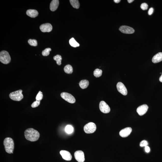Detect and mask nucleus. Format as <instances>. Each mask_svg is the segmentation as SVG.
Here are the masks:
<instances>
[{"mask_svg": "<svg viewBox=\"0 0 162 162\" xmlns=\"http://www.w3.org/2000/svg\"><path fill=\"white\" fill-rule=\"evenodd\" d=\"M134 1V0H128L127 1L128 2L130 3Z\"/></svg>", "mask_w": 162, "mask_h": 162, "instance_id": "obj_34", "label": "nucleus"}, {"mask_svg": "<svg viewBox=\"0 0 162 162\" xmlns=\"http://www.w3.org/2000/svg\"><path fill=\"white\" fill-rule=\"evenodd\" d=\"M53 59L56 61L57 65H60L61 64L62 57L60 55H57L53 57Z\"/></svg>", "mask_w": 162, "mask_h": 162, "instance_id": "obj_22", "label": "nucleus"}, {"mask_svg": "<svg viewBox=\"0 0 162 162\" xmlns=\"http://www.w3.org/2000/svg\"><path fill=\"white\" fill-rule=\"evenodd\" d=\"M28 43L32 46H36L38 45L37 42L35 39H30L28 40Z\"/></svg>", "mask_w": 162, "mask_h": 162, "instance_id": "obj_26", "label": "nucleus"}, {"mask_svg": "<svg viewBox=\"0 0 162 162\" xmlns=\"http://www.w3.org/2000/svg\"><path fill=\"white\" fill-rule=\"evenodd\" d=\"M148 7V5L146 3H143L141 5V8L143 10H146L147 9Z\"/></svg>", "mask_w": 162, "mask_h": 162, "instance_id": "obj_29", "label": "nucleus"}, {"mask_svg": "<svg viewBox=\"0 0 162 162\" xmlns=\"http://www.w3.org/2000/svg\"><path fill=\"white\" fill-rule=\"evenodd\" d=\"M74 128L72 126L70 125H68L66 126L65 131L68 134H70L73 132Z\"/></svg>", "mask_w": 162, "mask_h": 162, "instance_id": "obj_24", "label": "nucleus"}, {"mask_svg": "<svg viewBox=\"0 0 162 162\" xmlns=\"http://www.w3.org/2000/svg\"><path fill=\"white\" fill-rule=\"evenodd\" d=\"M145 150L146 152L149 153L150 151V148L148 146L145 147Z\"/></svg>", "mask_w": 162, "mask_h": 162, "instance_id": "obj_32", "label": "nucleus"}, {"mask_svg": "<svg viewBox=\"0 0 162 162\" xmlns=\"http://www.w3.org/2000/svg\"><path fill=\"white\" fill-rule=\"evenodd\" d=\"M75 159L78 162H84L85 161V156L83 151H77L74 154Z\"/></svg>", "mask_w": 162, "mask_h": 162, "instance_id": "obj_8", "label": "nucleus"}, {"mask_svg": "<svg viewBox=\"0 0 162 162\" xmlns=\"http://www.w3.org/2000/svg\"><path fill=\"white\" fill-rule=\"evenodd\" d=\"M79 85L81 88L82 89L86 88L89 85V81L86 80H81L79 83Z\"/></svg>", "mask_w": 162, "mask_h": 162, "instance_id": "obj_18", "label": "nucleus"}, {"mask_svg": "<svg viewBox=\"0 0 162 162\" xmlns=\"http://www.w3.org/2000/svg\"><path fill=\"white\" fill-rule=\"evenodd\" d=\"M116 87L117 90L121 94L123 95L126 96L127 94V89L124 84L122 83L119 82L117 84Z\"/></svg>", "mask_w": 162, "mask_h": 162, "instance_id": "obj_9", "label": "nucleus"}, {"mask_svg": "<svg viewBox=\"0 0 162 162\" xmlns=\"http://www.w3.org/2000/svg\"><path fill=\"white\" fill-rule=\"evenodd\" d=\"M51 50V49L50 48H48L45 49L42 52V55L44 56H48L50 54V51Z\"/></svg>", "mask_w": 162, "mask_h": 162, "instance_id": "obj_25", "label": "nucleus"}, {"mask_svg": "<svg viewBox=\"0 0 162 162\" xmlns=\"http://www.w3.org/2000/svg\"><path fill=\"white\" fill-rule=\"evenodd\" d=\"M40 101L36 100L32 104L31 107L33 108H35L38 107L40 104Z\"/></svg>", "mask_w": 162, "mask_h": 162, "instance_id": "obj_28", "label": "nucleus"}, {"mask_svg": "<svg viewBox=\"0 0 162 162\" xmlns=\"http://www.w3.org/2000/svg\"><path fill=\"white\" fill-rule=\"evenodd\" d=\"M26 14L32 18H34L37 16L38 13L36 10L34 9H29L27 11Z\"/></svg>", "mask_w": 162, "mask_h": 162, "instance_id": "obj_17", "label": "nucleus"}, {"mask_svg": "<svg viewBox=\"0 0 162 162\" xmlns=\"http://www.w3.org/2000/svg\"><path fill=\"white\" fill-rule=\"evenodd\" d=\"M119 30L122 33L127 34H131L134 32V30L132 28L126 26H121L120 27Z\"/></svg>", "mask_w": 162, "mask_h": 162, "instance_id": "obj_10", "label": "nucleus"}, {"mask_svg": "<svg viewBox=\"0 0 162 162\" xmlns=\"http://www.w3.org/2000/svg\"><path fill=\"white\" fill-rule=\"evenodd\" d=\"M24 135L27 140L33 142L37 141L40 137L38 131L32 128L27 129L25 131Z\"/></svg>", "mask_w": 162, "mask_h": 162, "instance_id": "obj_1", "label": "nucleus"}, {"mask_svg": "<svg viewBox=\"0 0 162 162\" xmlns=\"http://www.w3.org/2000/svg\"><path fill=\"white\" fill-rule=\"evenodd\" d=\"M120 1V0H114V2L116 3H119Z\"/></svg>", "mask_w": 162, "mask_h": 162, "instance_id": "obj_33", "label": "nucleus"}, {"mask_svg": "<svg viewBox=\"0 0 162 162\" xmlns=\"http://www.w3.org/2000/svg\"><path fill=\"white\" fill-rule=\"evenodd\" d=\"M43 93L40 91L38 92L36 97V100L38 101H40L43 99Z\"/></svg>", "mask_w": 162, "mask_h": 162, "instance_id": "obj_27", "label": "nucleus"}, {"mask_svg": "<svg viewBox=\"0 0 162 162\" xmlns=\"http://www.w3.org/2000/svg\"><path fill=\"white\" fill-rule=\"evenodd\" d=\"M69 43L71 46L74 47V48H76V47H78L80 46L79 44L76 41L75 39L73 38L71 39L69 41Z\"/></svg>", "mask_w": 162, "mask_h": 162, "instance_id": "obj_21", "label": "nucleus"}, {"mask_svg": "<svg viewBox=\"0 0 162 162\" xmlns=\"http://www.w3.org/2000/svg\"><path fill=\"white\" fill-rule=\"evenodd\" d=\"M132 129L131 127H127L121 130L120 131L119 134L123 138L127 137L132 132Z\"/></svg>", "mask_w": 162, "mask_h": 162, "instance_id": "obj_12", "label": "nucleus"}, {"mask_svg": "<svg viewBox=\"0 0 162 162\" xmlns=\"http://www.w3.org/2000/svg\"><path fill=\"white\" fill-rule=\"evenodd\" d=\"M99 109L102 112L107 114L110 112L111 109L109 106L104 101H102L99 104Z\"/></svg>", "mask_w": 162, "mask_h": 162, "instance_id": "obj_7", "label": "nucleus"}, {"mask_svg": "<svg viewBox=\"0 0 162 162\" xmlns=\"http://www.w3.org/2000/svg\"><path fill=\"white\" fill-rule=\"evenodd\" d=\"M11 58L7 51L3 50L0 53V61L2 63L7 64L10 62Z\"/></svg>", "mask_w": 162, "mask_h": 162, "instance_id": "obj_3", "label": "nucleus"}, {"mask_svg": "<svg viewBox=\"0 0 162 162\" xmlns=\"http://www.w3.org/2000/svg\"><path fill=\"white\" fill-rule=\"evenodd\" d=\"M59 4V1L58 0H53L50 3V9L52 11L56 10L58 8Z\"/></svg>", "mask_w": 162, "mask_h": 162, "instance_id": "obj_15", "label": "nucleus"}, {"mask_svg": "<svg viewBox=\"0 0 162 162\" xmlns=\"http://www.w3.org/2000/svg\"><path fill=\"white\" fill-rule=\"evenodd\" d=\"M60 153L64 159L68 161H70L72 160V155L69 152L62 150L60 151Z\"/></svg>", "mask_w": 162, "mask_h": 162, "instance_id": "obj_14", "label": "nucleus"}, {"mask_svg": "<svg viewBox=\"0 0 162 162\" xmlns=\"http://www.w3.org/2000/svg\"><path fill=\"white\" fill-rule=\"evenodd\" d=\"M52 25L49 23H46L40 25V29L41 31L44 33L50 32L52 30Z\"/></svg>", "mask_w": 162, "mask_h": 162, "instance_id": "obj_11", "label": "nucleus"}, {"mask_svg": "<svg viewBox=\"0 0 162 162\" xmlns=\"http://www.w3.org/2000/svg\"><path fill=\"white\" fill-rule=\"evenodd\" d=\"M148 144V142L146 140L142 141L140 143V145L141 147H145Z\"/></svg>", "mask_w": 162, "mask_h": 162, "instance_id": "obj_30", "label": "nucleus"}, {"mask_svg": "<svg viewBox=\"0 0 162 162\" xmlns=\"http://www.w3.org/2000/svg\"><path fill=\"white\" fill-rule=\"evenodd\" d=\"M65 73L68 74L72 73L73 72V68L70 65H67L65 66L64 69Z\"/></svg>", "mask_w": 162, "mask_h": 162, "instance_id": "obj_19", "label": "nucleus"}, {"mask_svg": "<svg viewBox=\"0 0 162 162\" xmlns=\"http://www.w3.org/2000/svg\"><path fill=\"white\" fill-rule=\"evenodd\" d=\"M162 61V53L159 52L153 56L152 59L153 63H156L161 61Z\"/></svg>", "mask_w": 162, "mask_h": 162, "instance_id": "obj_16", "label": "nucleus"}, {"mask_svg": "<svg viewBox=\"0 0 162 162\" xmlns=\"http://www.w3.org/2000/svg\"><path fill=\"white\" fill-rule=\"evenodd\" d=\"M97 126L94 123L90 122L86 124L84 127V130L87 134H91L95 132Z\"/></svg>", "mask_w": 162, "mask_h": 162, "instance_id": "obj_5", "label": "nucleus"}, {"mask_svg": "<svg viewBox=\"0 0 162 162\" xmlns=\"http://www.w3.org/2000/svg\"><path fill=\"white\" fill-rule=\"evenodd\" d=\"M148 109V106L146 104H143L138 107L137 109V112L139 115L143 116L146 113Z\"/></svg>", "mask_w": 162, "mask_h": 162, "instance_id": "obj_13", "label": "nucleus"}, {"mask_svg": "<svg viewBox=\"0 0 162 162\" xmlns=\"http://www.w3.org/2000/svg\"><path fill=\"white\" fill-rule=\"evenodd\" d=\"M22 90H19L11 93L9 97L12 100L14 101H19L23 98V95L22 93Z\"/></svg>", "mask_w": 162, "mask_h": 162, "instance_id": "obj_4", "label": "nucleus"}, {"mask_svg": "<svg viewBox=\"0 0 162 162\" xmlns=\"http://www.w3.org/2000/svg\"><path fill=\"white\" fill-rule=\"evenodd\" d=\"M159 80L160 82H162V75L161 76V77H160L159 78Z\"/></svg>", "mask_w": 162, "mask_h": 162, "instance_id": "obj_35", "label": "nucleus"}, {"mask_svg": "<svg viewBox=\"0 0 162 162\" xmlns=\"http://www.w3.org/2000/svg\"><path fill=\"white\" fill-rule=\"evenodd\" d=\"M5 150L7 153L9 154L13 153L14 149V144L13 140L10 138H7L3 142Z\"/></svg>", "mask_w": 162, "mask_h": 162, "instance_id": "obj_2", "label": "nucleus"}, {"mask_svg": "<svg viewBox=\"0 0 162 162\" xmlns=\"http://www.w3.org/2000/svg\"><path fill=\"white\" fill-rule=\"evenodd\" d=\"M153 11H154V9H153V8H150L148 12V15H150V16H151V15L153 14Z\"/></svg>", "mask_w": 162, "mask_h": 162, "instance_id": "obj_31", "label": "nucleus"}, {"mask_svg": "<svg viewBox=\"0 0 162 162\" xmlns=\"http://www.w3.org/2000/svg\"><path fill=\"white\" fill-rule=\"evenodd\" d=\"M61 97L64 100L70 103H74L76 100L75 97L73 96L68 93L63 92L61 94Z\"/></svg>", "mask_w": 162, "mask_h": 162, "instance_id": "obj_6", "label": "nucleus"}, {"mask_svg": "<svg viewBox=\"0 0 162 162\" xmlns=\"http://www.w3.org/2000/svg\"><path fill=\"white\" fill-rule=\"evenodd\" d=\"M102 70L99 69H96L93 72L94 75L96 77H99L102 75Z\"/></svg>", "mask_w": 162, "mask_h": 162, "instance_id": "obj_23", "label": "nucleus"}, {"mask_svg": "<svg viewBox=\"0 0 162 162\" xmlns=\"http://www.w3.org/2000/svg\"><path fill=\"white\" fill-rule=\"evenodd\" d=\"M71 4L74 8L78 9L80 7V3L77 0H70Z\"/></svg>", "mask_w": 162, "mask_h": 162, "instance_id": "obj_20", "label": "nucleus"}]
</instances>
